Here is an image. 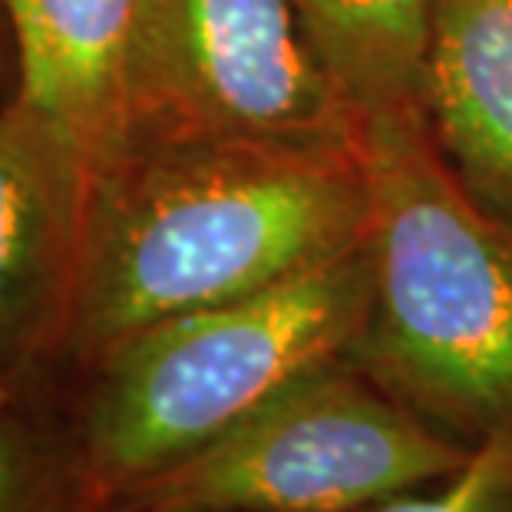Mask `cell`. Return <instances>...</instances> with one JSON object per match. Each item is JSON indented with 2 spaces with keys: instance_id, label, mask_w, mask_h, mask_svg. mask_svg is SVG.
Masks as SVG:
<instances>
[{
  "instance_id": "obj_1",
  "label": "cell",
  "mask_w": 512,
  "mask_h": 512,
  "mask_svg": "<svg viewBox=\"0 0 512 512\" xmlns=\"http://www.w3.org/2000/svg\"><path fill=\"white\" fill-rule=\"evenodd\" d=\"M370 176L357 146L133 143L86 202L63 377L129 337L357 252Z\"/></svg>"
},
{
  "instance_id": "obj_2",
  "label": "cell",
  "mask_w": 512,
  "mask_h": 512,
  "mask_svg": "<svg viewBox=\"0 0 512 512\" xmlns=\"http://www.w3.org/2000/svg\"><path fill=\"white\" fill-rule=\"evenodd\" d=\"M374 291L351 364L463 446L512 437V228L463 189L420 110L364 119Z\"/></svg>"
},
{
  "instance_id": "obj_3",
  "label": "cell",
  "mask_w": 512,
  "mask_h": 512,
  "mask_svg": "<svg viewBox=\"0 0 512 512\" xmlns=\"http://www.w3.org/2000/svg\"><path fill=\"white\" fill-rule=\"evenodd\" d=\"M370 291L364 242L281 285L179 314L119 344L73 380L67 410L90 503L189 460L294 380L351 361Z\"/></svg>"
},
{
  "instance_id": "obj_4",
  "label": "cell",
  "mask_w": 512,
  "mask_h": 512,
  "mask_svg": "<svg viewBox=\"0 0 512 512\" xmlns=\"http://www.w3.org/2000/svg\"><path fill=\"white\" fill-rule=\"evenodd\" d=\"M456 443L351 361L294 380L189 460L100 506L133 512H367L456 473Z\"/></svg>"
},
{
  "instance_id": "obj_5",
  "label": "cell",
  "mask_w": 512,
  "mask_h": 512,
  "mask_svg": "<svg viewBox=\"0 0 512 512\" xmlns=\"http://www.w3.org/2000/svg\"><path fill=\"white\" fill-rule=\"evenodd\" d=\"M364 119L291 0H143L129 67L133 143L357 146Z\"/></svg>"
},
{
  "instance_id": "obj_6",
  "label": "cell",
  "mask_w": 512,
  "mask_h": 512,
  "mask_svg": "<svg viewBox=\"0 0 512 512\" xmlns=\"http://www.w3.org/2000/svg\"><path fill=\"white\" fill-rule=\"evenodd\" d=\"M90 182L20 106L0 113V400L63 377Z\"/></svg>"
},
{
  "instance_id": "obj_7",
  "label": "cell",
  "mask_w": 512,
  "mask_h": 512,
  "mask_svg": "<svg viewBox=\"0 0 512 512\" xmlns=\"http://www.w3.org/2000/svg\"><path fill=\"white\" fill-rule=\"evenodd\" d=\"M20 53L17 106L86 182L129 146V67L143 0H4Z\"/></svg>"
},
{
  "instance_id": "obj_8",
  "label": "cell",
  "mask_w": 512,
  "mask_h": 512,
  "mask_svg": "<svg viewBox=\"0 0 512 512\" xmlns=\"http://www.w3.org/2000/svg\"><path fill=\"white\" fill-rule=\"evenodd\" d=\"M420 113L456 182L512 228V0H433Z\"/></svg>"
},
{
  "instance_id": "obj_9",
  "label": "cell",
  "mask_w": 512,
  "mask_h": 512,
  "mask_svg": "<svg viewBox=\"0 0 512 512\" xmlns=\"http://www.w3.org/2000/svg\"><path fill=\"white\" fill-rule=\"evenodd\" d=\"M311 47L361 119L420 110L433 0H291Z\"/></svg>"
},
{
  "instance_id": "obj_10",
  "label": "cell",
  "mask_w": 512,
  "mask_h": 512,
  "mask_svg": "<svg viewBox=\"0 0 512 512\" xmlns=\"http://www.w3.org/2000/svg\"><path fill=\"white\" fill-rule=\"evenodd\" d=\"M67 413L37 417L27 403L0 400V512L90 509Z\"/></svg>"
},
{
  "instance_id": "obj_11",
  "label": "cell",
  "mask_w": 512,
  "mask_h": 512,
  "mask_svg": "<svg viewBox=\"0 0 512 512\" xmlns=\"http://www.w3.org/2000/svg\"><path fill=\"white\" fill-rule=\"evenodd\" d=\"M367 512H512V437L476 446L460 470Z\"/></svg>"
},
{
  "instance_id": "obj_12",
  "label": "cell",
  "mask_w": 512,
  "mask_h": 512,
  "mask_svg": "<svg viewBox=\"0 0 512 512\" xmlns=\"http://www.w3.org/2000/svg\"><path fill=\"white\" fill-rule=\"evenodd\" d=\"M83 512H133V509H123V506H90Z\"/></svg>"
}]
</instances>
